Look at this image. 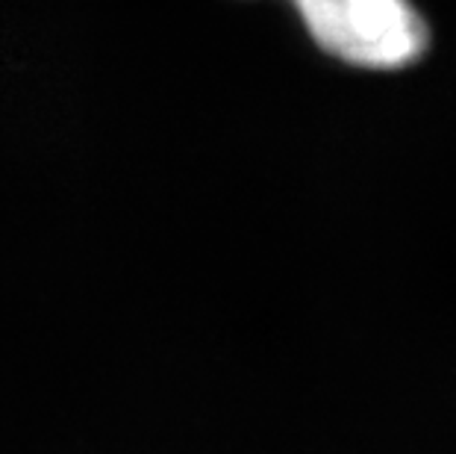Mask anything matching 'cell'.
<instances>
[{"label":"cell","instance_id":"obj_1","mask_svg":"<svg viewBox=\"0 0 456 454\" xmlns=\"http://www.w3.org/2000/svg\"><path fill=\"white\" fill-rule=\"evenodd\" d=\"M309 38L333 60L365 71L419 62L430 30L412 0H289Z\"/></svg>","mask_w":456,"mask_h":454}]
</instances>
